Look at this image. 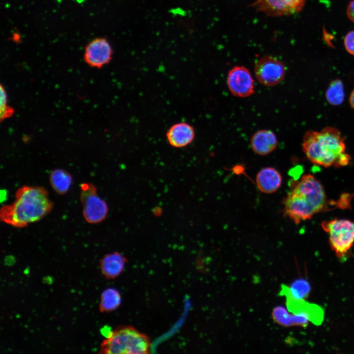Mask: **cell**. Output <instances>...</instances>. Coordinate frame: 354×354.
Instances as JSON below:
<instances>
[{
  "label": "cell",
  "mask_w": 354,
  "mask_h": 354,
  "mask_svg": "<svg viewBox=\"0 0 354 354\" xmlns=\"http://www.w3.org/2000/svg\"><path fill=\"white\" fill-rule=\"evenodd\" d=\"M53 207L48 191L42 186L24 185L16 191L14 201L0 210L2 222L23 228L48 215Z\"/></svg>",
  "instance_id": "cell-1"
},
{
  "label": "cell",
  "mask_w": 354,
  "mask_h": 354,
  "mask_svg": "<svg viewBox=\"0 0 354 354\" xmlns=\"http://www.w3.org/2000/svg\"><path fill=\"white\" fill-rule=\"evenodd\" d=\"M327 203L320 181L312 175H305L294 183L284 199V215L298 224L327 208Z\"/></svg>",
  "instance_id": "cell-2"
},
{
  "label": "cell",
  "mask_w": 354,
  "mask_h": 354,
  "mask_svg": "<svg viewBox=\"0 0 354 354\" xmlns=\"http://www.w3.org/2000/svg\"><path fill=\"white\" fill-rule=\"evenodd\" d=\"M303 150L313 163L325 167L347 165L350 156L345 152V144L340 131L326 127L320 132L309 130L303 138Z\"/></svg>",
  "instance_id": "cell-3"
},
{
  "label": "cell",
  "mask_w": 354,
  "mask_h": 354,
  "mask_svg": "<svg viewBox=\"0 0 354 354\" xmlns=\"http://www.w3.org/2000/svg\"><path fill=\"white\" fill-rule=\"evenodd\" d=\"M150 346L151 341L148 335L131 325H121L101 342L99 353L147 354Z\"/></svg>",
  "instance_id": "cell-4"
},
{
  "label": "cell",
  "mask_w": 354,
  "mask_h": 354,
  "mask_svg": "<svg viewBox=\"0 0 354 354\" xmlns=\"http://www.w3.org/2000/svg\"><path fill=\"white\" fill-rule=\"evenodd\" d=\"M329 235L331 248L339 258L345 257L354 243V222L334 219L322 223Z\"/></svg>",
  "instance_id": "cell-5"
},
{
  "label": "cell",
  "mask_w": 354,
  "mask_h": 354,
  "mask_svg": "<svg viewBox=\"0 0 354 354\" xmlns=\"http://www.w3.org/2000/svg\"><path fill=\"white\" fill-rule=\"evenodd\" d=\"M80 198L83 214L87 222L96 224L105 219L108 207L106 202L98 196L95 186L88 183L81 184Z\"/></svg>",
  "instance_id": "cell-6"
},
{
  "label": "cell",
  "mask_w": 354,
  "mask_h": 354,
  "mask_svg": "<svg viewBox=\"0 0 354 354\" xmlns=\"http://www.w3.org/2000/svg\"><path fill=\"white\" fill-rule=\"evenodd\" d=\"M254 72L260 83L266 86H273L283 80L285 69L280 60L271 56H266L256 61Z\"/></svg>",
  "instance_id": "cell-7"
},
{
  "label": "cell",
  "mask_w": 354,
  "mask_h": 354,
  "mask_svg": "<svg viewBox=\"0 0 354 354\" xmlns=\"http://www.w3.org/2000/svg\"><path fill=\"white\" fill-rule=\"evenodd\" d=\"M113 52V47L106 37H96L85 46L84 59L89 66L99 69L111 62Z\"/></svg>",
  "instance_id": "cell-8"
},
{
  "label": "cell",
  "mask_w": 354,
  "mask_h": 354,
  "mask_svg": "<svg viewBox=\"0 0 354 354\" xmlns=\"http://www.w3.org/2000/svg\"><path fill=\"white\" fill-rule=\"evenodd\" d=\"M306 0H255L252 6L267 16H289L300 12Z\"/></svg>",
  "instance_id": "cell-9"
},
{
  "label": "cell",
  "mask_w": 354,
  "mask_h": 354,
  "mask_svg": "<svg viewBox=\"0 0 354 354\" xmlns=\"http://www.w3.org/2000/svg\"><path fill=\"white\" fill-rule=\"evenodd\" d=\"M227 85L232 94L246 97L254 92V83L250 71L245 67L235 66L229 72Z\"/></svg>",
  "instance_id": "cell-10"
},
{
  "label": "cell",
  "mask_w": 354,
  "mask_h": 354,
  "mask_svg": "<svg viewBox=\"0 0 354 354\" xmlns=\"http://www.w3.org/2000/svg\"><path fill=\"white\" fill-rule=\"evenodd\" d=\"M280 295L286 297L287 307L290 312L304 316L315 324H321L324 318V312L321 307L307 302L304 299L293 297L288 292L287 286L284 284L281 285Z\"/></svg>",
  "instance_id": "cell-11"
},
{
  "label": "cell",
  "mask_w": 354,
  "mask_h": 354,
  "mask_svg": "<svg viewBox=\"0 0 354 354\" xmlns=\"http://www.w3.org/2000/svg\"><path fill=\"white\" fill-rule=\"evenodd\" d=\"M169 145L175 148H183L189 145L195 138V129L190 124L180 121L172 125L166 133Z\"/></svg>",
  "instance_id": "cell-12"
},
{
  "label": "cell",
  "mask_w": 354,
  "mask_h": 354,
  "mask_svg": "<svg viewBox=\"0 0 354 354\" xmlns=\"http://www.w3.org/2000/svg\"><path fill=\"white\" fill-rule=\"evenodd\" d=\"M282 182L280 173L275 168L270 167L261 169L256 177L258 188L261 192L266 194L275 192L281 186Z\"/></svg>",
  "instance_id": "cell-13"
},
{
  "label": "cell",
  "mask_w": 354,
  "mask_h": 354,
  "mask_svg": "<svg viewBox=\"0 0 354 354\" xmlns=\"http://www.w3.org/2000/svg\"><path fill=\"white\" fill-rule=\"evenodd\" d=\"M127 259L120 253L114 252L105 255L100 262V267L107 279L119 276L124 269Z\"/></svg>",
  "instance_id": "cell-14"
},
{
  "label": "cell",
  "mask_w": 354,
  "mask_h": 354,
  "mask_svg": "<svg viewBox=\"0 0 354 354\" xmlns=\"http://www.w3.org/2000/svg\"><path fill=\"white\" fill-rule=\"evenodd\" d=\"M277 139L275 134L269 130L257 131L252 136L250 146L256 153L266 155L272 152L276 148Z\"/></svg>",
  "instance_id": "cell-15"
},
{
  "label": "cell",
  "mask_w": 354,
  "mask_h": 354,
  "mask_svg": "<svg viewBox=\"0 0 354 354\" xmlns=\"http://www.w3.org/2000/svg\"><path fill=\"white\" fill-rule=\"evenodd\" d=\"M272 317L276 323L286 327L293 325L304 326L309 322L306 317L301 315L290 314L285 308L280 306L274 308Z\"/></svg>",
  "instance_id": "cell-16"
},
{
  "label": "cell",
  "mask_w": 354,
  "mask_h": 354,
  "mask_svg": "<svg viewBox=\"0 0 354 354\" xmlns=\"http://www.w3.org/2000/svg\"><path fill=\"white\" fill-rule=\"evenodd\" d=\"M49 181L51 186L57 193L64 195L71 186L72 177L65 170L56 169L50 173Z\"/></svg>",
  "instance_id": "cell-17"
},
{
  "label": "cell",
  "mask_w": 354,
  "mask_h": 354,
  "mask_svg": "<svg viewBox=\"0 0 354 354\" xmlns=\"http://www.w3.org/2000/svg\"><path fill=\"white\" fill-rule=\"evenodd\" d=\"M122 301L119 292L115 288H108L101 295L99 309L102 313L110 312L117 309Z\"/></svg>",
  "instance_id": "cell-18"
},
{
  "label": "cell",
  "mask_w": 354,
  "mask_h": 354,
  "mask_svg": "<svg viewBox=\"0 0 354 354\" xmlns=\"http://www.w3.org/2000/svg\"><path fill=\"white\" fill-rule=\"evenodd\" d=\"M344 85L340 79L332 81L329 84L325 93L327 102L334 106L340 105L344 99Z\"/></svg>",
  "instance_id": "cell-19"
},
{
  "label": "cell",
  "mask_w": 354,
  "mask_h": 354,
  "mask_svg": "<svg viewBox=\"0 0 354 354\" xmlns=\"http://www.w3.org/2000/svg\"><path fill=\"white\" fill-rule=\"evenodd\" d=\"M290 295L294 298L305 299L309 295L311 287L309 282L304 279H298L294 281L290 287L287 286Z\"/></svg>",
  "instance_id": "cell-20"
},
{
  "label": "cell",
  "mask_w": 354,
  "mask_h": 354,
  "mask_svg": "<svg viewBox=\"0 0 354 354\" xmlns=\"http://www.w3.org/2000/svg\"><path fill=\"white\" fill-rule=\"evenodd\" d=\"M13 109L7 104V94L4 88L0 87V119L1 120L10 117L13 113Z\"/></svg>",
  "instance_id": "cell-21"
},
{
  "label": "cell",
  "mask_w": 354,
  "mask_h": 354,
  "mask_svg": "<svg viewBox=\"0 0 354 354\" xmlns=\"http://www.w3.org/2000/svg\"><path fill=\"white\" fill-rule=\"evenodd\" d=\"M344 44L347 51L354 55V30L347 33L344 38Z\"/></svg>",
  "instance_id": "cell-22"
},
{
  "label": "cell",
  "mask_w": 354,
  "mask_h": 354,
  "mask_svg": "<svg viewBox=\"0 0 354 354\" xmlns=\"http://www.w3.org/2000/svg\"><path fill=\"white\" fill-rule=\"evenodd\" d=\"M346 13L349 19L354 23V0L351 1L347 5Z\"/></svg>",
  "instance_id": "cell-23"
},
{
  "label": "cell",
  "mask_w": 354,
  "mask_h": 354,
  "mask_svg": "<svg viewBox=\"0 0 354 354\" xmlns=\"http://www.w3.org/2000/svg\"><path fill=\"white\" fill-rule=\"evenodd\" d=\"M350 103L351 107L354 109V89L352 92L350 97Z\"/></svg>",
  "instance_id": "cell-24"
},
{
  "label": "cell",
  "mask_w": 354,
  "mask_h": 354,
  "mask_svg": "<svg viewBox=\"0 0 354 354\" xmlns=\"http://www.w3.org/2000/svg\"><path fill=\"white\" fill-rule=\"evenodd\" d=\"M77 0L79 2H82L83 1V0Z\"/></svg>",
  "instance_id": "cell-25"
}]
</instances>
